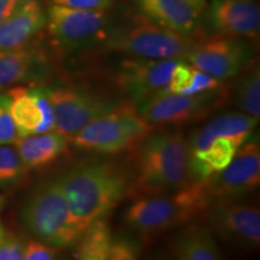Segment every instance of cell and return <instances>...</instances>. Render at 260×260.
<instances>
[{
	"label": "cell",
	"mask_w": 260,
	"mask_h": 260,
	"mask_svg": "<svg viewBox=\"0 0 260 260\" xmlns=\"http://www.w3.org/2000/svg\"><path fill=\"white\" fill-rule=\"evenodd\" d=\"M129 153L126 197L171 193L197 183L190 171L189 141L180 130L154 129Z\"/></svg>",
	"instance_id": "cell-1"
},
{
	"label": "cell",
	"mask_w": 260,
	"mask_h": 260,
	"mask_svg": "<svg viewBox=\"0 0 260 260\" xmlns=\"http://www.w3.org/2000/svg\"><path fill=\"white\" fill-rule=\"evenodd\" d=\"M68 206L81 229L105 218L128 194V167L102 159H88L57 177Z\"/></svg>",
	"instance_id": "cell-2"
},
{
	"label": "cell",
	"mask_w": 260,
	"mask_h": 260,
	"mask_svg": "<svg viewBox=\"0 0 260 260\" xmlns=\"http://www.w3.org/2000/svg\"><path fill=\"white\" fill-rule=\"evenodd\" d=\"M211 198L205 183H194L171 193L136 198L123 214L126 228L139 239L152 237L197 222Z\"/></svg>",
	"instance_id": "cell-3"
},
{
	"label": "cell",
	"mask_w": 260,
	"mask_h": 260,
	"mask_svg": "<svg viewBox=\"0 0 260 260\" xmlns=\"http://www.w3.org/2000/svg\"><path fill=\"white\" fill-rule=\"evenodd\" d=\"M22 219L35 240L53 248L77 245L84 233L75 220L57 178L39 183L25 199Z\"/></svg>",
	"instance_id": "cell-4"
},
{
	"label": "cell",
	"mask_w": 260,
	"mask_h": 260,
	"mask_svg": "<svg viewBox=\"0 0 260 260\" xmlns=\"http://www.w3.org/2000/svg\"><path fill=\"white\" fill-rule=\"evenodd\" d=\"M197 37H186L161 27L141 14L110 29L103 41L106 50L132 58L186 60Z\"/></svg>",
	"instance_id": "cell-5"
},
{
	"label": "cell",
	"mask_w": 260,
	"mask_h": 260,
	"mask_svg": "<svg viewBox=\"0 0 260 260\" xmlns=\"http://www.w3.org/2000/svg\"><path fill=\"white\" fill-rule=\"evenodd\" d=\"M153 130L154 126L140 115L135 103L123 100L111 111L87 123L71 144L92 153L118 154L132 151Z\"/></svg>",
	"instance_id": "cell-6"
},
{
	"label": "cell",
	"mask_w": 260,
	"mask_h": 260,
	"mask_svg": "<svg viewBox=\"0 0 260 260\" xmlns=\"http://www.w3.org/2000/svg\"><path fill=\"white\" fill-rule=\"evenodd\" d=\"M165 88L136 104L140 115L153 126H180L201 121L229 102L230 83L199 94L170 93Z\"/></svg>",
	"instance_id": "cell-7"
},
{
	"label": "cell",
	"mask_w": 260,
	"mask_h": 260,
	"mask_svg": "<svg viewBox=\"0 0 260 260\" xmlns=\"http://www.w3.org/2000/svg\"><path fill=\"white\" fill-rule=\"evenodd\" d=\"M186 60L195 69L220 81L236 77L255 61V45L225 35H198Z\"/></svg>",
	"instance_id": "cell-8"
},
{
	"label": "cell",
	"mask_w": 260,
	"mask_h": 260,
	"mask_svg": "<svg viewBox=\"0 0 260 260\" xmlns=\"http://www.w3.org/2000/svg\"><path fill=\"white\" fill-rule=\"evenodd\" d=\"M54 112V130L69 141L95 117L111 111L118 100L76 86L44 87Z\"/></svg>",
	"instance_id": "cell-9"
},
{
	"label": "cell",
	"mask_w": 260,
	"mask_h": 260,
	"mask_svg": "<svg viewBox=\"0 0 260 260\" xmlns=\"http://www.w3.org/2000/svg\"><path fill=\"white\" fill-rule=\"evenodd\" d=\"M213 235L240 251H255L260 245V211L240 199H213L204 213Z\"/></svg>",
	"instance_id": "cell-10"
},
{
	"label": "cell",
	"mask_w": 260,
	"mask_h": 260,
	"mask_svg": "<svg viewBox=\"0 0 260 260\" xmlns=\"http://www.w3.org/2000/svg\"><path fill=\"white\" fill-rule=\"evenodd\" d=\"M46 23L53 45L63 53L103 41L109 31L106 10L92 11L52 4L47 10Z\"/></svg>",
	"instance_id": "cell-11"
},
{
	"label": "cell",
	"mask_w": 260,
	"mask_h": 260,
	"mask_svg": "<svg viewBox=\"0 0 260 260\" xmlns=\"http://www.w3.org/2000/svg\"><path fill=\"white\" fill-rule=\"evenodd\" d=\"M211 200L241 199L260 184V144L258 132L237 148L233 160L222 171L204 182Z\"/></svg>",
	"instance_id": "cell-12"
},
{
	"label": "cell",
	"mask_w": 260,
	"mask_h": 260,
	"mask_svg": "<svg viewBox=\"0 0 260 260\" xmlns=\"http://www.w3.org/2000/svg\"><path fill=\"white\" fill-rule=\"evenodd\" d=\"M177 61L130 57L119 64L113 75V83L133 103L139 104L168 87Z\"/></svg>",
	"instance_id": "cell-13"
},
{
	"label": "cell",
	"mask_w": 260,
	"mask_h": 260,
	"mask_svg": "<svg viewBox=\"0 0 260 260\" xmlns=\"http://www.w3.org/2000/svg\"><path fill=\"white\" fill-rule=\"evenodd\" d=\"M206 9L213 34L258 41L260 10L256 0H211Z\"/></svg>",
	"instance_id": "cell-14"
},
{
	"label": "cell",
	"mask_w": 260,
	"mask_h": 260,
	"mask_svg": "<svg viewBox=\"0 0 260 260\" xmlns=\"http://www.w3.org/2000/svg\"><path fill=\"white\" fill-rule=\"evenodd\" d=\"M258 122L259 118L240 111L225 112L213 117L201 128L194 130L190 138H188L190 153L206 149L216 138L230 139L240 147L254 132Z\"/></svg>",
	"instance_id": "cell-15"
},
{
	"label": "cell",
	"mask_w": 260,
	"mask_h": 260,
	"mask_svg": "<svg viewBox=\"0 0 260 260\" xmlns=\"http://www.w3.org/2000/svg\"><path fill=\"white\" fill-rule=\"evenodd\" d=\"M142 14L161 27L186 37L200 34L201 12L187 0H138Z\"/></svg>",
	"instance_id": "cell-16"
},
{
	"label": "cell",
	"mask_w": 260,
	"mask_h": 260,
	"mask_svg": "<svg viewBox=\"0 0 260 260\" xmlns=\"http://www.w3.org/2000/svg\"><path fill=\"white\" fill-rule=\"evenodd\" d=\"M46 24L40 0H27L0 23V51H11L29 44Z\"/></svg>",
	"instance_id": "cell-17"
},
{
	"label": "cell",
	"mask_w": 260,
	"mask_h": 260,
	"mask_svg": "<svg viewBox=\"0 0 260 260\" xmlns=\"http://www.w3.org/2000/svg\"><path fill=\"white\" fill-rule=\"evenodd\" d=\"M14 144L28 170H40L63 158L71 142L64 135L52 130L17 138Z\"/></svg>",
	"instance_id": "cell-18"
},
{
	"label": "cell",
	"mask_w": 260,
	"mask_h": 260,
	"mask_svg": "<svg viewBox=\"0 0 260 260\" xmlns=\"http://www.w3.org/2000/svg\"><path fill=\"white\" fill-rule=\"evenodd\" d=\"M172 251L177 260H224L210 228L197 222L181 228L172 241Z\"/></svg>",
	"instance_id": "cell-19"
},
{
	"label": "cell",
	"mask_w": 260,
	"mask_h": 260,
	"mask_svg": "<svg viewBox=\"0 0 260 260\" xmlns=\"http://www.w3.org/2000/svg\"><path fill=\"white\" fill-rule=\"evenodd\" d=\"M44 58L30 45L11 51H0V93L30 79L40 69Z\"/></svg>",
	"instance_id": "cell-20"
},
{
	"label": "cell",
	"mask_w": 260,
	"mask_h": 260,
	"mask_svg": "<svg viewBox=\"0 0 260 260\" xmlns=\"http://www.w3.org/2000/svg\"><path fill=\"white\" fill-rule=\"evenodd\" d=\"M237 148L230 139L216 138L206 149L190 153V171L194 181L204 183L225 169L233 160Z\"/></svg>",
	"instance_id": "cell-21"
},
{
	"label": "cell",
	"mask_w": 260,
	"mask_h": 260,
	"mask_svg": "<svg viewBox=\"0 0 260 260\" xmlns=\"http://www.w3.org/2000/svg\"><path fill=\"white\" fill-rule=\"evenodd\" d=\"M6 94L9 96L10 115L14 119L18 138L39 134L44 122V113L31 89L16 86L11 87Z\"/></svg>",
	"instance_id": "cell-22"
},
{
	"label": "cell",
	"mask_w": 260,
	"mask_h": 260,
	"mask_svg": "<svg viewBox=\"0 0 260 260\" xmlns=\"http://www.w3.org/2000/svg\"><path fill=\"white\" fill-rule=\"evenodd\" d=\"M229 100L240 112L255 118L260 117V69L258 63L249 65L237 75L235 83L230 84Z\"/></svg>",
	"instance_id": "cell-23"
},
{
	"label": "cell",
	"mask_w": 260,
	"mask_h": 260,
	"mask_svg": "<svg viewBox=\"0 0 260 260\" xmlns=\"http://www.w3.org/2000/svg\"><path fill=\"white\" fill-rule=\"evenodd\" d=\"M111 229L105 218L87 228L77 242V260H106Z\"/></svg>",
	"instance_id": "cell-24"
},
{
	"label": "cell",
	"mask_w": 260,
	"mask_h": 260,
	"mask_svg": "<svg viewBox=\"0 0 260 260\" xmlns=\"http://www.w3.org/2000/svg\"><path fill=\"white\" fill-rule=\"evenodd\" d=\"M28 169L11 145H0V189H14L27 177Z\"/></svg>",
	"instance_id": "cell-25"
},
{
	"label": "cell",
	"mask_w": 260,
	"mask_h": 260,
	"mask_svg": "<svg viewBox=\"0 0 260 260\" xmlns=\"http://www.w3.org/2000/svg\"><path fill=\"white\" fill-rule=\"evenodd\" d=\"M141 242L133 233L111 234L106 260H140Z\"/></svg>",
	"instance_id": "cell-26"
},
{
	"label": "cell",
	"mask_w": 260,
	"mask_h": 260,
	"mask_svg": "<svg viewBox=\"0 0 260 260\" xmlns=\"http://www.w3.org/2000/svg\"><path fill=\"white\" fill-rule=\"evenodd\" d=\"M193 70L191 65H188L184 60H178L171 71L170 81L165 89L170 93L183 94L193 81Z\"/></svg>",
	"instance_id": "cell-27"
},
{
	"label": "cell",
	"mask_w": 260,
	"mask_h": 260,
	"mask_svg": "<svg viewBox=\"0 0 260 260\" xmlns=\"http://www.w3.org/2000/svg\"><path fill=\"white\" fill-rule=\"evenodd\" d=\"M18 138L17 129L10 115L9 96L0 93V145H11Z\"/></svg>",
	"instance_id": "cell-28"
},
{
	"label": "cell",
	"mask_w": 260,
	"mask_h": 260,
	"mask_svg": "<svg viewBox=\"0 0 260 260\" xmlns=\"http://www.w3.org/2000/svg\"><path fill=\"white\" fill-rule=\"evenodd\" d=\"M25 242L15 233L5 232L0 243V260H24Z\"/></svg>",
	"instance_id": "cell-29"
},
{
	"label": "cell",
	"mask_w": 260,
	"mask_h": 260,
	"mask_svg": "<svg viewBox=\"0 0 260 260\" xmlns=\"http://www.w3.org/2000/svg\"><path fill=\"white\" fill-rule=\"evenodd\" d=\"M225 81H220L216 77L211 76V75L203 73V71L195 69L193 70V81H191L190 87L183 94H199L207 92V90H212L219 88Z\"/></svg>",
	"instance_id": "cell-30"
},
{
	"label": "cell",
	"mask_w": 260,
	"mask_h": 260,
	"mask_svg": "<svg viewBox=\"0 0 260 260\" xmlns=\"http://www.w3.org/2000/svg\"><path fill=\"white\" fill-rule=\"evenodd\" d=\"M57 248L45 245L38 240H30L25 243L24 260H56Z\"/></svg>",
	"instance_id": "cell-31"
},
{
	"label": "cell",
	"mask_w": 260,
	"mask_h": 260,
	"mask_svg": "<svg viewBox=\"0 0 260 260\" xmlns=\"http://www.w3.org/2000/svg\"><path fill=\"white\" fill-rule=\"evenodd\" d=\"M52 4L67 6L71 9L92 10V11H102L106 10L112 4L113 0H51Z\"/></svg>",
	"instance_id": "cell-32"
},
{
	"label": "cell",
	"mask_w": 260,
	"mask_h": 260,
	"mask_svg": "<svg viewBox=\"0 0 260 260\" xmlns=\"http://www.w3.org/2000/svg\"><path fill=\"white\" fill-rule=\"evenodd\" d=\"M27 0H0V23L21 8Z\"/></svg>",
	"instance_id": "cell-33"
},
{
	"label": "cell",
	"mask_w": 260,
	"mask_h": 260,
	"mask_svg": "<svg viewBox=\"0 0 260 260\" xmlns=\"http://www.w3.org/2000/svg\"><path fill=\"white\" fill-rule=\"evenodd\" d=\"M188 3H189L190 5H193L195 9L198 10V11H200L201 14H203V12L205 11V10H206V6H207V4H209V0H187Z\"/></svg>",
	"instance_id": "cell-34"
},
{
	"label": "cell",
	"mask_w": 260,
	"mask_h": 260,
	"mask_svg": "<svg viewBox=\"0 0 260 260\" xmlns=\"http://www.w3.org/2000/svg\"><path fill=\"white\" fill-rule=\"evenodd\" d=\"M5 203H6V200H5L4 195L0 194V212H2L3 209H4V207H5Z\"/></svg>",
	"instance_id": "cell-35"
},
{
	"label": "cell",
	"mask_w": 260,
	"mask_h": 260,
	"mask_svg": "<svg viewBox=\"0 0 260 260\" xmlns=\"http://www.w3.org/2000/svg\"><path fill=\"white\" fill-rule=\"evenodd\" d=\"M5 232L6 230L4 229V226H3V224L0 223V243H2V241H3V237H4V235H5Z\"/></svg>",
	"instance_id": "cell-36"
},
{
	"label": "cell",
	"mask_w": 260,
	"mask_h": 260,
	"mask_svg": "<svg viewBox=\"0 0 260 260\" xmlns=\"http://www.w3.org/2000/svg\"><path fill=\"white\" fill-rule=\"evenodd\" d=\"M155 260H170V259H168L167 256H158V258Z\"/></svg>",
	"instance_id": "cell-37"
}]
</instances>
